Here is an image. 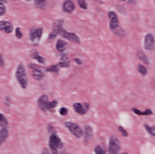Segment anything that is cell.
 <instances>
[{"instance_id": "cell-1", "label": "cell", "mask_w": 155, "mask_h": 154, "mask_svg": "<svg viewBox=\"0 0 155 154\" xmlns=\"http://www.w3.org/2000/svg\"><path fill=\"white\" fill-rule=\"evenodd\" d=\"M15 76L17 81L22 88L26 89L28 85V77L26 70L22 63H21L17 67L15 72Z\"/></svg>"}, {"instance_id": "cell-2", "label": "cell", "mask_w": 155, "mask_h": 154, "mask_svg": "<svg viewBox=\"0 0 155 154\" xmlns=\"http://www.w3.org/2000/svg\"><path fill=\"white\" fill-rule=\"evenodd\" d=\"M57 105V102L55 100L50 102L48 101V97L45 95L40 97L38 100V105L39 108L44 111L54 108Z\"/></svg>"}, {"instance_id": "cell-3", "label": "cell", "mask_w": 155, "mask_h": 154, "mask_svg": "<svg viewBox=\"0 0 155 154\" xmlns=\"http://www.w3.org/2000/svg\"><path fill=\"white\" fill-rule=\"evenodd\" d=\"M49 146L53 154H57L58 149L62 148L63 144L61 139L56 135L53 134L50 137Z\"/></svg>"}, {"instance_id": "cell-4", "label": "cell", "mask_w": 155, "mask_h": 154, "mask_svg": "<svg viewBox=\"0 0 155 154\" xmlns=\"http://www.w3.org/2000/svg\"><path fill=\"white\" fill-rule=\"evenodd\" d=\"M121 149L120 142L116 136H112L109 143V152L111 154H116L119 153Z\"/></svg>"}, {"instance_id": "cell-5", "label": "cell", "mask_w": 155, "mask_h": 154, "mask_svg": "<svg viewBox=\"0 0 155 154\" xmlns=\"http://www.w3.org/2000/svg\"><path fill=\"white\" fill-rule=\"evenodd\" d=\"M65 126L68 128L71 133L77 138H80L83 135V130L77 124L72 122H66Z\"/></svg>"}, {"instance_id": "cell-6", "label": "cell", "mask_w": 155, "mask_h": 154, "mask_svg": "<svg viewBox=\"0 0 155 154\" xmlns=\"http://www.w3.org/2000/svg\"><path fill=\"white\" fill-rule=\"evenodd\" d=\"M155 40L154 37L151 33H148L145 37L144 47L147 50L153 51L154 49Z\"/></svg>"}, {"instance_id": "cell-7", "label": "cell", "mask_w": 155, "mask_h": 154, "mask_svg": "<svg viewBox=\"0 0 155 154\" xmlns=\"http://www.w3.org/2000/svg\"><path fill=\"white\" fill-rule=\"evenodd\" d=\"M63 21L62 20H56L54 24L53 30L50 35V39H54L58 34L61 33L62 30Z\"/></svg>"}, {"instance_id": "cell-8", "label": "cell", "mask_w": 155, "mask_h": 154, "mask_svg": "<svg viewBox=\"0 0 155 154\" xmlns=\"http://www.w3.org/2000/svg\"><path fill=\"white\" fill-rule=\"evenodd\" d=\"M42 33V28H38L32 30L30 33V39L34 43H37L40 41Z\"/></svg>"}, {"instance_id": "cell-9", "label": "cell", "mask_w": 155, "mask_h": 154, "mask_svg": "<svg viewBox=\"0 0 155 154\" xmlns=\"http://www.w3.org/2000/svg\"><path fill=\"white\" fill-rule=\"evenodd\" d=\"M61 34L64 38L71 42L76 43H80V39L75 33L68 32L63 29L61 33Z\"/></svg>"}, {"instance_id": "cell-10", "label": "cell", "mask_w": 155, "mask_h": 154, "mask_svg": "<svg viewBox=\"0 0 155 154\" xmlns=\"http://www.w3.org/2000/svg\"><path fill=\"white\" fill-rule=\"evenodd\" d=\"M74 108L75 112L79 115H84L89 108V105L88 104H85L84 106L82 104L79 103H76L74 104Z\"/></svg>"}, {"instance_id": "cell-11", "label": "cell", "mask_w": 155, "mask_h": 154, "mask_svg": "<svg viewBox=\"0 0 155 154\" xmlns=\"http://www.w3.org/2000/svg\"><path fill=\"white\" fill-rule=\"evenodd\" d=\"M108 16L111 19L110 28H111V30H114L115 29L117 28L118 26V23H119L117 15L114 12L111 11L108 13Z\"/></svg>"}, {"instance_id": "cell-12", "label": "cell", "mask_w": 155, "mask_h": 154, "mask_svg": "<svg viewBox=\"0 0 155 154\" xmlns=\"http://www.w3.org/2000/svg\"><path fill=\"white\" fill-rule=\"evenodd\" d=\"M13 30V26L11 22L6 21H0V30L3 31L6 33H11Z\"/></svg>"}, {"instance_id": "cell-13", "label": "cell", "mask_w": 155, "mask_h": 154, "mask_svg": "<svg viewBox=\"0 0 155 154\" xmlns=\"http://www.w3.org/2000/svg\"><path fill=\"white\" fill-rule=\"evenodd\" d=\"M63 9L66 12L71 13L75 9V5L71 0H67L64 3Z\"/></svg>"}, {"instance_id": "cell-14", "label": "cell", "mask_w": 155, "mask_h": 154, "mask_svg": "<svg viewBox=\"0 0 155 154\" xmlns=\"http://www.w3.org/2000/svg\"><path fill=\"white\" fill-rule=\"evenodd\" d=\"M30 68H33V70L32 71V76L36 80H41L44 77V74L42 71L37 68L34 67H31Z\"/></svg>"}, {"instance_id": "cell-15", "label": "cell", "mask_w": 155, "mask_h": 154, "mask_svg": "<svg viewBox=\"0 0 155 154\" xmlns=\"http://www.w3.org/2000/svg\"><path fill=\"white\" fill-rule=\"evenodd\" d=\"M93 129L91 127L86 126L85 128L84 140L88 142L93 137Z\"/></svg>"}, {"instance_id": "cell-16", "label": "cell", "mask_w": 155, "mask_h": 154, "mask_svg": "<svg viewBox=\"0 0 155 154\" xmlns=\"http://www.w3.org/2000/svg\"><path fill=\"white\" fill-rule=\"evenodd\" d=\"M35 3L37 8L45 10L48 5L47 0H34Z\"/></svg>"}, {"instance_id": "cell-17", "label": "cell", "mask_w": 155, "mask_h": 154, "mask_svg": "<svg viewBox=\"0 0 155 154\" xmlns=\"http://www.w3.org/2000/svg\"><path fill=\"white\" fill-rule=\"evenodd\" d=\"M8 136V130L6 128H3L0 130V146L5 142Z\"/></svg>"}, {"instance_id": "cell-18", "label": "cell", "mask_w": 155, "mask_h": 154, "mask_svg": "<svg viewBox=\"0 0 155 154\" xmlns=\"http://www.w3.org/2000/svg\"><path fill=\"white\" fill-rule=\"evenodd\" d=\"M137 56L138 58L142 61L144 63H145L147 65H148L150 63V61H149V58L148 57L145 55V54L142 51H138L137 52Z\"/></svg>"}, {"instance_id": "cell-19", "label": "cell", "mask_w": 155, "mask_h": 154, "mask_svg": "<svg viewBox=\"0 0 155 154\" xmlns=\"http://www.w3.org/2000/svg\"><path fill=\"white\" fill-rule=\"evenodd\" d=\"M133 112L138 115L147 116L153 115V111L150 109H147L145 112H141L140 110L135 108H133L132 109Z\"/></svg>"}, {"instance_id": "cell-20", "label": "cell", "mask_w": 155, "mask_h": 154, "mask_svg": "<svg viewBox=\"0 0 155 154\" xmlns=\"http://www.w3.org/2000/svg\"><path fill=\"white\" fill-rule=\"evenodd\" d=\"M67 43L64 41L59 40L56 43V47L57 49L60 52H64L66 49Z\"/></svg>"}, {"instance_id": "cell-21", "label": "cell", "mask_w": 155, "mask_h": 154, "mask_svg": "<svg viewBox=\"0 0 155 154\" xmlns=\"http://www.w3.org/2000/svg\"><path fill=\"white\" fill-rule=\"evenodd\" d=\"M32 58H33L35 59L38 62L40 63L44 64L45 61V59L44 58H43L41 56L39 55V53L36 51H33L32 52L31 54Z\"/></svg>"}, {"instance_id": "cell-22", "label": "cell", "mask_w": 155, "mask_h": 154, "mask_svg": "<svg viewBox=\"0 0 155 154\" xmlns=\"http://www.w3.org/2000/svg\"><path fill=\"white\" fill-rule=\"evenodd\" d=\"M59 65L62 68H68L70 67V61H69L67 57H63L62 58Z\"/></svg>"}, {"instance_id": "cell-23", "label": "cell", "mask_w": 155, "mask_h": 154, "mask_svg": "<svg viewBox=\"0 0 155 154\" xmlns=\"http://www.w3.org/2000/svg\"><path fill=\"white\" fill-rule=\"evenodd\" d=\"M137 71L138 72L142 74L143 76H145L147 74V69L143 65L139 64L137 67Z\"/></svg>"}, {"instance_id": "cell-24", "label": "cell", "mask_w": 155, "mask_h": 154, "mask_svg": "<svg viewBox=\"0 0 155 154\" xmlns=\"http://www.w3.org/2000/svg\"><path fill=\"white\" fill-rule=\"evenodd\" d=\"M144 127L148 134L155 137V126H150L148 125L145 124Z\"/></svg>"}, {"instance_id": "cell-25", "label": "cell", "mask_w": 155, "mask_h": 154, "mask_svg": "<svg viewBox=\"0 0 155 154\" xmlns=\"http://www.w3.org/2000/svg\"><path fill=\"white\" fill-rule=\"evenodd\" d=\"M8 124V122L5 117L2 114H0V126H6Z\"/></svg>"}, {"instance_id": "cell-26", "label": "cell", "mask_w": 155, "mask_h": 154, "mask_svg": "<svg viewBox=\"0 0 155 154\" xmlns=\"http://www.w3.org/2000/svg\"><path fill=\"white\" fill-rule=\"evenodd\" d=\"M77 1L78 5L81 8L84 10L87 9V5L85 0H77Z\"/></svg>"}, {"instance_id": "cell-27", "label": "cell", "mask_w": 155, "mask_h": 154, "mask_svg": "<svg viewBox=\"0 0 155 154\" xmlns=\"http://www.w3.org/2000/svg\"><path fill=\"white\" fill-rule=\"evenodd\" d=\"M94 151L97 154H105L106 153V152L102 149V147L99 146H96Z\"/></svg>"}, {"instance_id": "cell-28", "label": "cell", "mask_w": 155, "mask_h": 154, "mask_svg": "<svg viewBox=\"0 0 155 154\" xmlns=\"http://www.w3.org/2000/svg\"><path fill=\"white\" fill-rule=\"evenodd\" d=\"M47 71H51V72H57L59 71V69L58 66L56 65H53L51 66L50 68L47 69Z\"/></svg>"}, {"instance_id": "cell-29", "label": "cell", "mask_w": 155, "mask_h": 154, "mask_svg": "<svg viewBox=\"0 0 155 154\" xmlns=\"http://www.w3.org/2000/svg\"><path fill=\"white\" fill-rule=\"evenodd\" d=\"M59 112L61 115L65 116L68 114V110L66 108L62 107L60 108Z\"/></svg>"}, {"instance_id": "cell-30", "label": "cell", "mask_w": 155, "mask_h": 154, "mask_svg": "<svg viewBox=\"0 0 155 154\" xmlns=\"http://www.w3.org/2000/svg\"><path fill=\"white\" fill-rule=\"evenodd\" d=\"M15 36L18 38V39H21L22 37L23 34L21 32V30L19 28H17L15 30Z\"/></svg>"}, {"instance_id": "cell-31", "label": "cell", "mask_w": 155, "mask_h": 154, "mask_svg": "<svg viewBox=\"0 0 155 154\" xmlns=\"http://www.w3.org/2000/svg\"><path fill=\"white\" fill-rule=\"evenodd\" d=\"M5 7L2 3L0 2V16L2 15L5 12Z\"/></svg>"}, {"instance_id": "cell-32", "label": "cell", "mask_w": 155, "mask_h": 154, "mask_svg": "<svg viewBox=\"0 0 155 154\" xmlns=\"http://www.w3.org/2000/svg\"><path fill=\"white\" fill-rule=\"evenodd\" d=\"M118 130L121 133V134H122L123 136L126 137L128 135L127 132L122 127H119V128H118Z\"/></svg>"}, {"instance_id": "cell-33", "label": "cell", "mask_w": 155, "mask_h": 154, "mask_svg": "<svg viewBox=\"0 0 155 154\" xmlns=\"http://www.w3.org/2000/svg\"><path fill=\"white\" fill-rule=\"evenodd\" d=\"M4 62V60L2 58V56L0 55V67H3Z\"/></svg>"}, {"instance_id": "cell-34", "label": "cell", "mask_w": 155, "mask_h": 154, "mask_svg": "<svg viewBox=\"0 0 155 154\" xmlns=\"http://www.w3.org/2000/svg\"><path fill=\"white\" fill-rule=\"evenodd\" d=\"M128 2L132 4H135L137 2V0H128Z\"/></svg>"}, {"instance_id": "cell-35", "label": "cell", "mask_w": 155, "mask_h": 154, "mask_svg": "<svg viewBox=\"0 0 155 154\" xmlns=\"http://www.w3.org/2000/svg\"><path fill=\"white\" fill-rule=\"evenodd\" d=\"M75 61H76V63H77L78 64H81V63H82V62H81V61L80 60V59H75Z\"/></svg>"}, {"instance_id": "cell-36", "label": "cell", "mask_w": 155, "mask_h": 154, "mask_svg": "<svg viewBox=\"0 0 155 154\" xmlns=\"http://www.w3.org/2000/svg\"><path fill=\"white\" fill-rule=\"evenodd\" d=\"M9 0H0V1L3 2H7Z\"/></svg>"}, {"instance_id": "cell-37", "label": "cell", "mask_w": 155, "mask_h": 154, "mask_svg": "<svg viewBox=\"0 0 155 154\" xmlns=\"http://www.w3.org/2000/svg\"><path fill=\"white\" fill-rule=\"evenodd\" d=\"M25 1H27V2H30L31 0H25Z\"/></svg>"}, {"instance_id": "cell-38", "label": "cell", "mask_w": 155, "mask_h": 154, "mask_svg": "<svg viewBox=\"0 0 155 154\" xmlns=\"http://www.w3.org/2000/svg\"><path fill=\"white\" fill-rule=\"evenodd\" d=\"M121 1H125V0H121Z\"/></svg>"}]
</instances>
